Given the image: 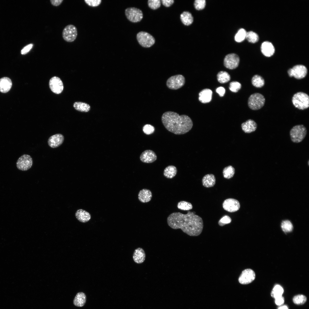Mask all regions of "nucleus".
Instances as JSON below:
<instances>
[{"label": "nucleus", "mask_w": 309, "mask_h": 309, "mask_svg": "<svg viewBox=\"0 0 309 309\" xmlns=\"http://www.w3.org/2000/svg\"><path fill=\"white\" fill-rule=\"evenodd\" d=\"M167 220L170 227L174 229H181L190 236H198L203 229V220L194 212L188 211L186 214L179 212L173 213L168 216Z\"/></svg>", "instance_id": "f257e3e1"}, {"label": "nucleus", "mask_w": 309, "mask_h": 309, "mask_svg": "<svg viewBox=\"0 0 309 309\" xmlns=\"http://www.w3.org/2000/svg\"><path fill=\"white\" fill-rule=\"evenodd\" d=\"M162 123L169 131L176 134H183L189 131L193 126L191 119L188 116L180 115L171 111L165 112L161 117Z\"/></svg>", "instance_id": "f03ea898"}, {"label": "nucleus", "mask_w": 309, "mask_h": 309, "mask_svg": "<svg viewBox=\"0 0 309 309\" xmlns=\"http://www.w3.org/2000/svg\"><path fill=\"white\" fill-rule=\"evenodd\" d=\"M307 133V130L305 126L299 124L293 126L290 130V135L292 141L295 143L301 142Z\"/></svg>", "instance_id": "7ed1b4c3"}, {"label": "nucleus", "mask_w": 309, "mask_h": 309, "mask_svg": "<svg viewBox=\"0 0 309 309\" xmlns=\"http://www.w3.org/2000/svg\"><path fill=\"white\" fill-rule=\"evenodd\" d=\"M294 105L298 109L303 110L309 106V97L308 95L303 92H299L295 94L292 99Z\"/></svg>", "instance_id": "20e7f679"}, {"label": "nucleus", "mask_w": 309, "mask_h": 309, "mask_svg": "<svg viewBox=\"0 0 309 309\" xmlns=\"http://www.w3.org/2000/svg\"><path fill=\"white\" fill-rule=\"evenodd\" d=\"M265 101V98L262 94L259 93H255L249 97L248 101V106L252 110H258L264 106Z\"/></svg>", "instance_id": "39448f33"}, {"label": "nucleus", "mask_w": 309, "mask_h": 309, "mask_svg": "<svg viewBox=\"0 0 309 309\" xmlns=\"http://www.w3.org/2000/svg\"><path fill=\"white\" fill-rule=\"evenodd\" d=\"M185 77L181 74L171 76L166 81V85L170 89L176 90L183 87L185 83Z\"/></svg>", "instance_id": "423d86ee"}, {"label": "nucleus", "mask_w": 309, "mask_h": 309, "mask_svg": "<svg viewBox=\"0 0 309 309\" xmlns=\"http://www.w3.org/2000/svg\"><path fill=\"white\" fill-rule=\"evenodd\" d=\"M136 39L139 43L144 47H151L155 42V39L153 37L144 31L139 32L136 35Z\"/></svg>", "instance_id": "0eeeda50"}, {"label": "nucleus", "mask_w": 309, "mask_h": 309, "mask_svg": "<svg viewBox=\"0 0 309 309\" xmlns=\"http://www.w3.org/2000/svg\"><path fill=\"white\" fill-rule=\"evenodd\" d=\"M125 13L127 18L133 23L140 21L143 17V14L141 10L134 7L126 8L125 10Z\"/></svg>", "instance_id": "6e6552de"}, {"label": "nucleus", "mask_w": 309, "mask_h": 309, "mask_svg": "<svg viewBox=\"0 0 309 309\" xmlns=\"http://www.w3.org/2000/svg\"><path fill=\"white\" fill-rule=\"evenodd\" d=\"M307 72V69L305 66L297 65L288 69V73L290 77H294L297 79H301L306 76Z\"/></svg>", "instance_id": "1a4fd4ad"}, {"label": "nucleus", "mask_w": 309, "mask_h": 309, "mask_svg": "<svg viewBox=\"0 0 309 309\" xmlns=\"http://www.w3.org/2000/svg\"><path fill=\"white\" fill-rule=\"evenodd\" d=\"M77 35L76 27L74 25L71 24L66 26L63 29L62 33L64 40L69 42L74 41L76 39Z\"/></svg>", "instance_id": "9d476101"}, {"label": "nucleus", "mask_w": 309, "mask_h": 309, "mask_svg": "<svg viewBox=\"0 0 309 309\" xmlns=\"http://www.w3.org/2000/svg\"><path fill=\"white\" fill-rule=\"evenodd\" d=\"M18 169L22 171H26L30 169L33 164L31 157L28 154H23L18 159L16 163Z\"/></svg>", "instance_id": "9b49d317"}, {"label": "nucleus", "mask_w": 309, "mask_h": 309, "mask_svg": "<svg viewBox=\"0 0 309 309\" xmlns=\"http://www.w3.org/2000/svg\"><path fill=\"white\" fill-rule=\"evenodd\" d=\"M239 60L238 56L235 54H228L224 59V66L226 68L229 69H235L238 66Z\"/></svg>", "instance_id": "f8f14e48"}, {"label": "nucleus", "mask_w": 309, "mask_h": 309, "mask_svg": "<svg viewBox=\"0 0 309 309\" xmlns=\"http://www.w3.org/2000/svg\"><path fill=\"white\" fill-rule=\"evenodd\" d=\"M255 276V274L252 270L246 269L242 272L239 278L238 281L241 284H248L254 280Z\"/></svg>", "instance_id": "ddd939ff"}, {"label": "nucleus", "mask_w": 309, "mask_h": 309, "mask_svg": "<svg viewBox=\"0 0 309 309\" xmlns=\"http://www.w3.org/2000/svg\"><path fill=\"white\" fill-rule=\"evenodd\" d=\"M224 209L229 212H234L238 211L240 208V204L237 200L233 198L225 199L223 203Z\"/></svg>", "instance_id": "4468645a"}, {"label": "nucleus", "mask_w": 309, "mask_h": 309, "mask_svg": "<svg viewBox=\"0 0 309 309\" xmlns=\"http://www.w3.org/2000/svg\"><path fill=\"white\" fill-rule=\"evenodd\" d=\"M49 85L51 91L56 94L61 93L63 90L62 82L60 78L57 77H53L50 79Z\"/></svg>", "instance_id": "2eb2a0df"}, {"label": "nucleus", "mask_w": 309, "mask_h": 309, "mask_svg": "<svg viewBox=\"0 0 309 309\" xmlns=\"http://www.w3.org/2000/svg\"><path fill=\"white\" fill-rule=\"evenodd\" d=\"M64 137L61 134H57L50 136L48 140L49 146L52 148H56L59 146L63 143Z\"/></svg>", "instance_id": "dca6fc26"}, {"label": "nucleus", "mask_w": 309, "mask_h": 309, "mask_svg": "<svg viewBox=\"0 0 309 309\" xmlns=\"http://www.w3.org/2000/svg\"><path fill=\"white\" fill-rule=\"evenodd\" d=\"M140 161L145 163H151L157 160V157L153 151L147 150L144 151L140 156Z\"/></svg>", "instance_id": "f3484780"}, {"label": "nucleus", "mask_w": 309, "mask_h": 309, "mask_svg": "<svg viewBox=\"0 0 309 309\" xmlns=\"http://www.w3.org/2000/svg\"><path fill=\"white\" fill-rule=\"evenodd\" d=\"M242 129L245 133H249L255 131L257 127V124L253 120L249 119L241 124Z\"/></svg>", "instance_id": "a211bd4d"}, {"label": "nucleus", "mask_w": 309, "mask_h": 309, "mask_svg": "<svg viewBox=\"0 0 309 309\" xmlns=\"http://www.w3.org/2000/svg\"><path fill=\"white\" fill-rule=\"evenodd\" d=\"M261 50L262 53L265 56L270 57L274 54L275 48L272 43L268 41H265L262 44Z\"/></svg>", "instance_id": "6ab92c4d"}, {"label": "nucleus", "mask_w": 309, "mask_h": 309, "mask_svg": "<svg viewBox=\"0 0 309 309\" xmlns=\"http://www.w3.org/2000/svg\"><path fill=\"white\" fill-rule=\"evenodd\" d=\"M146 255L144 250L140 247L135 249L133 253V258L136 263L140 264L144 262L145 260Z\"/></svg>", "instance_id": "aec40b11"}, {"label": "nucleus", "mask_w": 309, "mask_h": 309, "mask_svg": "<svg viewBox=\"0 0 309 309\" xmlns=\"http://www.w3.org/2000/svg\"><path fill=\"white\" fill-rule=\"evenodd\" d=\"M212 94V92L211 90L208 88L204 89L199 94V100L203 103L209 102L211 100Z\"/></svg>", "instance_id": "412c9836"}, {"label": "nucleus", "mask_w": 309, "mask_h": 309, "mask_svg": "<svg viewBox=\"0 0 309 309\" xmlns=\"http://www.w3.org/2000/svg\"><path fill=\"white\" fill-rule=\"evenodd\" d=\"M12 86L11 80L8 77H4L0 79V92L3 93L8 92Z\"/></svg>", "instance_id": "4be33fe9"}, {"label": "nucleus", "mask_w": 309, "mask_h": 309, "mask_svg": "<svg viewBox=\"0 0 309 309\" xmlns=\"http://www.w3.org/2000/svg\"><path fill=\"white\" fill-rule=\"evenodd\" d=\"M138 199L141 202L147 203L151 199L152 194L151 192L149 189H143L140 191L138 194Z\"/></svg>", "instance_id": "5701e85b"}, {"label": "nucleus", "mask_w": 309, "mask_h": 309, "mask_svg": "<svg viewBox=\"0 0 309 309\" xmlns=\"http://www.w3.org/2000/svg\"><path fill=\"white\" fill-rule=\"evenodd\" d=\"M75 215L76 219L80 221L82 223L87 222L91 219L90 213L82 209L77 210Z\"/></svg>", "instance_id": "b1692460"}, {"label": "nucleus", "mask_w": 309, "mask_h": 309, "mask_svg": "<svg viewBox=\"0 0 309 309\" xmlns=\"http://www.w3.org/2000/svg\"><path fill=\"white\" fill-rule=\"evenodd\" d=\"M216 179L213 174H208L205 175L202 179L203 185L207 188L213 187L215 184Z\"/></svg>", "instance_id": "393cba45"}, {"label": "nucleus", "mask_w": 309, "mask_h": 309, "mask_svg": "<svg viewBox=\"0 0 309 309\" xmlns=\"http://www.w3.org/2000/svg\"><path fill=\"white\" fill-rule=\"evenodd\" d=\"M86 296L84 293L83 292H78L74 299V304L77 306L82 307L86 302Z\"/></svg>", "instance_id": "a878e982"}, {"label": "nucleus", "mask_w": 309, "mask_h": 309, "mask_svg": "<svg viewBox=\"0 0 309 309\" xmlns=\"http://www.w3.org/2000/svg\"><path fill=\"white\" fill-rule=\"evenodd\" d=\"M180 19L183 23L187 26L191 25L193 21L191 14L187 11H184L181 14Z\"/></svg>", "instance_id": "bb28decb"}, {"label": "nucleus", "mask_w": 309, "mask_h": 309, "mask_svg": "<svg viewBox=\"0 0 309 309\" xmlns=\"http://www.w3.org/2000/svg\"><path fill=\"white\" fill-rule=\"evenodd\" d=\"M177 172V168L173 165H169L165 169L163 175L167 178L172 179L176 175Z\"/></svg>", "instance_id": "cd10ccee"}, {"label": "nucleus", "mask_w": 309, "mask_h": 309, "mask_svg": "<svg viewBox=\"0 0 309 309\" xmlns=\"http://www.w3.org/2000/svg\"><path fill=\"white\" fill-rule=\"evenodd\" d=\"M73 106L76 110L84 112H88L90 109V106L88 104L81 102H76Z\"/></svg>", "instance_id": "c85d7f7f"}, {"label": "nucleus", "mask_w": 309, "mask_h": 309, "mask_svg": "<svg viewBox=\"0 0 309 309\" xmlns=\"http://www.w3.org/2000/svg\"><path fill=\"white\" fill-rule=\"evenodd\" d=\"M251 83L255 87L260 88L263 87L265 84L264 79L258 75H254L252 78Z\"/></svg>", "instance_id": "c756f323"}, {"label": "nucleus", "mask_w": 309, "mask_h": 309, "mask_svg": "<svg viewBox=\"0 0 309 309\" xmlns=\"http://www.w3.org/2000/svg\"><path fill=\"white\" fill-rule=\"evenodd\" d=\"M217 80L220 83L224 84L229 82L230 80L229 74L227 72L221 71L217 75Z\"/></svg>", "instance_id": "7c9ffc66"}, {"label": "nucleus", "mask_w": 309, "mask_h": 309, "mask_svg": "<svg viewBox=\"0 0 309 309\" xmlns=\"http://www.w3.org/2000/svg\"><path fill=\"white\" fill-rule=\"evenodd\" d=\"M235 173V169L232 166L225 167L223 169V173L225 178L229 179L232 178Z\"/></svg>", "instance_id": "2f4dec72"}, {"label": "nucleus", "mask_w": 309, "mask_h": 309, "mask_svg": "<svg viewBox=\"0 0 309 309\" xmlns=\"http://www.w3.org/2000/svg\"><path fill=\"white\" fill-rule=\"evenodd\" d=\"M284 290L282 286L279 285H276L271 292V296L275 298L282 296Z\"/></svg>", "instance_id": "473e14b6"}, {"label": "nucleus", "mask_w": 309, "mask_h": 309, "mask_svg": "<svg viewBox=\"0 0 309 309\" xmlns=\"http://www.w3.org/2000/svg\"><path fill=\"white\" fill-rule=\"evenodd\" d=\"M247 32L243 28L240 29L235 36V40L237 42L243 41L245 38Z\"/></svg>", "instance_id": "72a5a7b5"}, {"label": "nucleus", "mask_w": 309, "mask_h": 309, "mask_svg": "<svg viewBox=\"0 0 309 309\" xmlns=\"http://www.w3.org/2000/svg\"><path fill=\"white\" fill-rule=\"evenodd\" d=\"M245 38L249 42L254 43L258 41L259 38L256 33L250 31L247 32Z\"/></svg>", "instance_id": "f704fd0d"}, {"label": "nucleus", "mask_w": 309, "mask_h": 309, "mask_svg": "<svg viewBox=\"0 0 309 309\" xmlns=\"http://www.w3.org/2000/svg\"><path fill=\"white\" fill-rule=\"evenodd\" d=\"M177 207L179 209L184 211H189L193 208V206L191 203L185 201L179 202Z\"/></svg>", "instance_id": "c9c22d12"}, {"label": "nucleus", "mask_w": 309, "mask_h": 309, "mask_svg": "<svg viewBox=\"0 0 309 309\" xmlns=\"http://www.w3.org/2000/svg\"><path fill=\"white\" fill-rule=\"evenodd\" d=\"M281 227L282 230L285 232H289L292 231L293 226L291 223L288 220L283 221L281 224Z\"/></svg>", "instance_id": "e433bc0d"}, {"label": "nucleus", "mask_w": 309, "mask_h": 309, "mask_svg": "<svg viewBox=\"0 0 309 309\" xmlns=\"http://www.w3.org/2000/svg\"><path fill=\"white\" fill-rule=\"evenodd\" d=\"M307 298L305 296L299 294L295 296L293 299L294 303L296 304L301 305L304 304L306 301Z\"/></svg>", "instance_id": "4c0bfd02"}, {"label": "nucleus", "mask_w": 309, "mask_h": 309, "mask_svg": "<svg viewBox=\"0 0 309 309\" xmlns=\"http://www.w3.org/2000/svg\"><path fill=\"white\" fill-rule=\"evenodd\" d=\"M241 84L237 81H233L229 84V89L233 92H237L241 88Z\"/></svg>", "instance_id": "58836bf2"}, {"label": "nucleus", "mask_w": 309, "mask_h": 309, "mask_svg": "<svg viewBox=\"0 0 309 309\" xmlns=\"http://www.w3.org/2000/svg\"><path fill=\"white\" fill-rule=\"evenodd\" d=\"M148 4L149 7L151 9L155 10L159 8L161 6V2L160 0H148Z\"/></svg>", "instance_id": "ea45409f"}, {"label": "nucleus", "mask_w": 309, "mask_h": 309, "mask_svg": "<svg viewBox=\"0 0 309 309\" xmlns=\"http://www.w3.org/2000/svg\"><path fill=\"white\" fill-rule=\"evenodd\" d=\"M206 5L205 0H196L194 2V5L196 9L200 10L203 9Z\"/></svg>", "instance_id": "a19ab883"}, {"label": "nucleus", "mask_w": 309, "mask_h": 309, "mask_svg": "<svg viewBox=\"0 0 309 309\" xmlns=\"http://www.w3.org/2000/svg\"><path fill=\"white\" fill-rule=\"evenodd\" d=\"M142 130L145 134L150 135L154 133L155 131V128L150 124H146L143 127Z\"/></svg>", "instance_id": "79ce46f5"}, {"label": "nucleus", "mask_w": 309, "mask_h": 309, "mask_svg": "<svg viewBox=\"0 0 309 309\" xmlns=\"http://www.w3.org/2000/svg\"><path fill=\"white\" fill-rule=\"evenodd\" d=\"M231 221V218L229 216L226 215L220 219L218 221V223L220 226H223L226 224L230 223Z\"/></svg>", "instance_id": "37998d69"}, {"label": "nucleus", "mask_w": 309, "mask_h": 309, "mask_svg": "<svg viewBox=\"0 0 309 309\" xmlns=\"http://www.w3.org/2000/svg\"><path fill=\"white\" fill-rule=\"evenodd\" d=\"M85 2L88 5L96 7L99 5L101 3V0H84Z\"/></svg>", "instance_id": "c03bdc74"}, {"label": "nucleus", "mask_w": 309, "mask_h": 309, "mask_svg": "<svg viewBox=\"0 0 309 309\" xmlns=\"http://www.w3.org/2000/svg\"><path fill=\"white\" fill-rule=\"evenodd\" d=\"M33 46L32 44H29L21 50V53L22 54H25L29 52Z\"/></svg>", "instance_id": "a18cd8bd"}, {"label": "nucleus", "mask_w": 309, "mask_h": 309, "mask_svg": "<svg viewBox=\"0 0 309 309\" xmlns=\"http://www.w3.org/2000/svg\"><path fill=\"white\" fill-rule=\"evenodd\" d=\"M163 5L167 7H169L171 5L174 3L173 0H161V1Z\"/></svg>", "instance_id": "49530a36"}, {"label": "nucleus", "mask_w": 309, "mask_h": 309, "mask_svg": "<svg viewBox=\"0 0 309 309\" xmlns=\"http://www.w3.org/2000/svg\"><path fill=\"white\" fill-rule=\"evenodd\" d=\"M216 91L221 97L223 96L225 93V88L221 86L217 88L216 89Z\"/></svg>", "instance_id": "de8ad7c7"}, {"label": "nucleus", "mask_w": 309, "mask_h": 309, "mask_svg": "<svg viewBox=\"0 0 309 309\" xmlns=\"http://www.w3.org/2000/svg\"><path fill=\"white\" fill-rule=\"evenodd\" d=\"M275 303L278 305H281L284 302V298L282 296L275 298Z\"/></svg>", "instance_id": "09e8293b"}, {"label": "nucleus", "mask_w": 309, "mask_h": 309, "mask_svg": "<svg viewBox=\"0 0 309 309\" xmlns=\"http://www.w3.org/2000/svg\"><path fill=\"white\" fill-rule=\"evenodd\" d=\"M63 1V0H51L50 2L52 5L57 6L60 5Z\"/></svg>", "instance_id": "8fccbe9b"}, {"label": "nucleus", "mask_w": 309, "mask_h": 309, "mask_svg": "<svg viewBox=\"0 0 309 309\" xmlns=\"http://www.w3.org/2000/svg\"><path fill=\"white\" fill-rule=\"evenodd\" d=\"M278 309H288V308L286 306L284 305L279 307Z\"/></svg>", "instance_id": "3c124183"}, {"label": "nucleus", "mask_w": 309, "mask_h": 309, "mask_svg": "<svg viewBox=\"0 0 309 309\" xmlns=\"http://www.w3.org/2000/svg\"><path fill=\"white\" fill-rule=\"evenodd\" d=\"M308 165H309V161H308Z\"/></svg>", "instance_id": "603ef678"}]
</instances>
